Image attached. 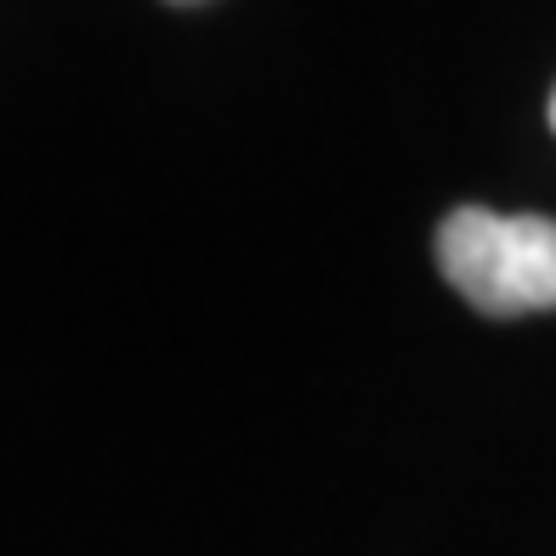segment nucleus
<instances>
[{"label":"nucleus","instance_id":"nucleus-1","mask_svg":"<svg viewBox=\"0 0 556 556\" xmlns=\"http://www.w3.org/2000/svg\"><path fill=\"white\" fill-rule=\"evenodd\" d=\"M438 267L448 278V290L489 318L551 313L556 307V222L460 205L438 227Z\"/></svg>","mask_w":556,"mask_h":556},{"label":"nucleus","instance_id":"nucleus-2","mask_svg":"<svg viewBox=\"0 0 556 556\" xmlns=\"http://www.w3.org/2000/svg\"><path fill=\"white\" fill-rule=\"evenodd\" d=\"M551 131H556V91H551Z\"/></svg>","mask_w":556,"mask_h":556},{"label":"nucleus","instance_id":"nucleus-3","mask_svg":"<svg viewBox=\"0 0 556 556\" xmlns=\"http://www.w3.org/2000/svg\"><path fill=\"white\" fill-rule=\"evenodd\" d=\"M170 7H193V0H170Z\"/></svg>","mask_w":556,"mask_h":556}]
</instances>
